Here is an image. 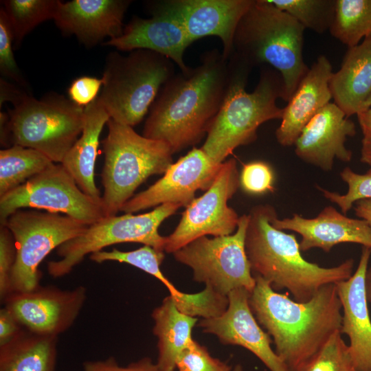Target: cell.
Here are the masks:
<instances>
[{"instance_id": "cell-39", "label": "cell", "mask_w": 371, "mask_h": 371, "mask_svg": "<svg viewBox=\"0 0 371 371\" xmlns=\"http://www.w3.org/2000/svg\"><path fill=\"white\" fill-rule=\"evenodd\" d=\"M82 371H161L149 357H144L127 366H119L114 357L105 360L87 361L83 363Z\"/></svg>"}, {"instance_id": "cell-34", "label": "cell", "mask_w": 371, "mask_h": 371, "mask_svg": "<svg viewBox=\"0 0 371 371\" xmlns=\"http://www.w3.org/2000/svg\"><path fill=\"white\" fill-rule=\"evenodd\" d=\"M176 368L179 371H232L231 366L211 356L207 349L195 340L179 356Z\"/></svg>"}, {"instance_id": "cell-28", "label": "cell", "mask_w": 371, "mask_h": 371, "mask_svg": "<svg viewBox=\"0 0 371 371\" xmlns=\"http://www.w3.org/2000/svg\"><path fill=\"white\" fill-rule=\"evenodd\" d=\"M53 162L42 153L14 145L0 150V196L39 174Z\"/></svg>"}, {"instance_id": "cell-27", "label": "cell", "mask_w": 371, "mask_h": 371, "mask_svg": "<svg viewBox=\"0 0 371 371\" xmlns=\"http://www.w3.org/2000/svg\"><path fill=\"white\" fill-rule=\"evenodd\" d=\"M58 337L25 329L0 346V371H55Z\"/></svg>"}, {"instance_id": "cell-35", "label": "cell", "mask_w": 371, "mask_h": 371, "mask_svg": "<svg viewBox=\"0 0 371 371\" xmlns=\"http://www.w3.org/2000/svg\"><path fill=\"white\" fill-rule=\"evenodd\" d=\"M14 36L8 17L0 9V71L1 74L14 80L19 86L27 87V82L14 58Z\"/></svg>"}, {"instance_id": "cell-19", "label": "cell", "mask_w": 371, "mask_h": 371, "mask_svg": "<svg viewBox=\"0 0 371 371\" xmlns=\"http://www.w3.org/2000/svg\"><path fill=\"white\" fill-rule=\"evenodd\" d=\"M355 134V123L335 102H329L305 126L294 144L295 153L306 164L328 172L335 159L351 161L352 152L345 143Z\"/></svg>"}, {"instance_id": "cell-9", "label": "cell", "mask_w": 371, "mask_h": 371, "mask_svg": "<svg viewBox=\"0 0 371 371\" xmlns=\"http://www.w3.org/2000/svg\"><path fill=\"white\" fill-rule=\"evenodd\" d=\"M181 207L179 204L167 203L147 213L104 217L60 245L56 251L60 258L47 262L48 273L53 278L65 276L87 255L117 243H139L165 252L166 236L160 235L159 227Z\"/></svg>"}, {"instance_id": "cell-17", "label": "cell", "mask_w": 371, "mask_h": 371, "mask_svg": "<svg viewBox=\"0 0 371 371\" xmlns=\"http://www.w3.org/2000/svg\"><path fill=\"white\" fill-rule=\"evenodd\" d=\"M152 16H134L122 34L109 39L104 45L120 51L148 49L161 54L175 63L182 72L190 69L183 60L186 48L192 43L179 21L159 1L150 3Z\"/></svg>"}, {"instance_id": "cell-36", "label": "cell", "mask_w": 371, "mask_h": 371, "mask_svg": "<svg viewBox=\"0 0 371 371\" xmlns=\"http://www.w3.org/2000/svg\"><path fill=\"white\" fill-rule=\"evenodd\" d=\"M274 173L271 166L262 161H254L245 164L240 174V186L247 193L262 194L273 192Z\"/></svg>"}, {"instance_id": "cell-18", "label": "cell", "mask_w": 371, "mask_h": 371, "mask_svg": "<svg viewBox=\"0 0 371 371\" xmlns=\"http://www.w3.org/2000/svg\"><path fill=\"white\" fill-rule=\"evenodd\" d=\"M254 0H166L159 1L182 24L192 42L205 36L219 37L223 56L233 53L238 23Z\"/></svg>"}, {"instance_id": "cell-41", "label": "cell", "mask_w": 371, "mask_h": 371, "mask_svg": "<svg viewBox=\"0 0 371 371\" xmlns=\"http://www.w3.org/2000/svg\"><path fill=\"white\" fill-rule=\"evenodd\" d=\"M26 92L20 90L14 85L9 82L1 79L0 80V106L5 101L11 102L14 104L16 101L21 99Z\"/></svg>"}, {"instance_id": "cell-2", "label": "cell", "mask_w": 371, "mask_h": 371, "mask_svg": "<svg viewBox=\"0 0 371 371\" xmlns=\"http://www.w3.org/2000/svg\"><path fill=\"white\" fill-rule=\"evenodd\" d=\"M250 308L269 334L275 352L289 371H297L341 326L342 308L336 284L322 286L300 302L274 291L269 282L254 276Z\"/></svg>"}, {"instance_id": "cell-15", "label": "cell", "mask_w": 371, "mask_h": 371, "mask_svg": "<svg viewBox=\"0 0 371 371\" xmlns=\"http://www.w3.org/2000/svg\"><path fill=\"white\" fill-rule=\"evenodd\" d=\"M221 165L213 163L201 148L193 147L172 163L161 179L126 202L120 211L133 214L167 203L186 207L198 190L210 188Z\"/></svg>"}, {"instance_id": "cell-7", "label": "cell", "mask_w": 371, "mask_h": 371, "mask_svg": "<svg viewBox=\"0 0 371 371\" xmlns=\"http://www.w3.org/2000/svg\"><path fill=\"white\" fill-rule=\"evenodd\" d=\"M107 125L102 141V201L106 216H112L148 177L165 173L172 164L173 153L166 143L141 135L130 126L111 118Z\"/></svg>"}, {"instance_id": "cell-11", "label": "cell", "mask_w": 371, "mask_h": 371, "mask_svg": "<svg viewBox=\"0 0 371 371\" xmlns=\"http://www.w3.org/2000/svg\"><path fill=\"white\" fill-rule=\"evenodd\" d=\"M248 215L240 216L237 229L228 236L198 238L174 252L175 259L189 267L193 280L227 296L244 288L250 293L256 285L245 247Z\"/></svg>"}, {"instance_id": "cell-42", "label": "cell", "mask_w": 371, "mask_h": 371, "mask_svg": "<svg viewBox=\"0 0 371 371\" xmlns=\"http://www.w3.org/2000/svg\"><path fill=\"white\" fill-rule=\"evenodd\" d=\"M355 215L366 221L371 227V198L357 201L353 205Z\"/></svg>"}, {"instance_id": "cell-20", "label": "cell", "mask_w": 371, "mask_h": 371, "mask_svg": "<svg viewBox=\"0 0 371 371\" xmlns=\"http://www.w3.org/2000/svg\"><path fill=\"white\" fill-rule=\"evenodd\" d=\"M271 223L278 229L299 234L302 238L299 243L301 251L319 248L328 253L334 246L344 243L360 244L371 249V227L368 223L348 217L330 205L312 218L296 213L282 219L276 215Z\"/></svg>"}, {"instance_id": "cell-22", "label": "cell", "mask_w": 371, "mask_h": 371, "mask_svg": "<svg viewBox=\"0 0 371 371\" xmlns=\"http://www.w3.org/2000/svg\"><path fill=\"white\" fill-rule=\"evenodd\" d=\"M371 249L363 247L356 271L336 284L342 308L340 333L349 338V350L356 371H371V320L365 279Z\"/></svg>"}, {"instance_id": "cell-44", "label": "cell", "mask_w": 371, "mask_h": 371, "mask_svg": "<svg viewBox=\"0 0 371 371\" xmlns=\"http://www.w3.org/2000/svg\"><path fill=\"white\" fill-rule=\"evenodd\" d=\"M360 161L371 168V136H363L361 140Z\"/></svg>"}, {"instance_id": "cell-25", "label": "cell", "mask_w": 371, "mask_h": 371, "mask_svg": "<svg viewBox=\"0 0 371 371\" xmlns=\"http://www.w3.org/2000/svg\"><path fill=\"white\" fill-rule=\"evenodd\" d=\"M110 117L97 98L85 107V124L80 137L60 163L85 194L101 199L94 181L99 138Z\"/></svg>"}, {"instance_id": "cell-43", "label": "cell", "mask_w": 371, "mask_h": 371, "mask_svg": "<svg viewBox=\"0 0 371 371\" xmlns=\"http://www.w3.org/2000/svg\"><path fill=\"white\" fill-rule=\"evenodd\" d=\"M357 115L363 136H371V108Z\"/></svg>"}, {"instance_id": "cell-47", "label": "cell", "mask_w": 371, "mask_h": 371, "mask_svg": "<svg viewBox=\"0 0 371 371\" xmlns=\"http://www.w3.org/2000/svg\"><path fill=\"white\" fill-rule=\"evenodd\" d=\"M232 371H243V368L240 364H237L233 369Z\"/></svg>"}, {"instance_id": "cell-16", "label": "cell", "mask_w": 371, "mask_h": 371, "mask_svg": "<svg viewBox=\"0 0 371 371\" xmlns=\"http://www.w3.org/2000/svg\"><path fill=\"white\" fill-rule=\"evenodd\" d=\"M250 292L239 288L230 292L223 313L202 319L198 326L205 333L215 335L225 345L245 348L258 357L270 371H289L271 348L272 339L254 317L249 306Z\"/></svg>"}, {"instance_id": "cell-46", "label": "cell", "mask_w": 371, "mask_h": 371, "mask_svg": "<svg viewBox=\"0 0 371 371\" xmlns=\"http://www.w3.org/2000/svg\"><path fill=\"white\" fill-rule=\"evenodd\" d=\"M369 108H371V95L368 97L364 104L363 111H366Z\"/></svg>"}, {"instance_id": "cell-40", "label": "cell", "mask_w": 371, "mask_h": 371, "mask_svg": "<svg viewBox=\"0 0 371 371\" xmlns=\"http://www.w3.org/2000/svg\"><path fill=\"white\" fill-rule=\"evenodd\" d=\"M23 327L13 315L4 306L0 310V346H3L15 338Z\"/></svg>"}, {"instance_id": "cell-23", "label": "cell", "mask_w": 371, "mask_h": 371, "mask_svg": "<svg viewBox=\"0 0 371 371\" xmlns=\"http://www.w3.org/2000/svg\"><path fill=\"white\" fill-rule=\"evenodd\" d=\"M333 73L327 57L318 56L284 108L281 124L276 131L280 145L293 146L308 122L330 102L333 96L329 82Z\"/></svg>"}, {"instance_id": "cell-45", "label": "cell", "mask_w": 371, "mask_h": 371, "mask_svg": "<svg viewBox=\"0 0 371 371\" xmlns=\"http://www.w3.org/2000/svg\"><path fill=\"white\" fill-rule=\"evenodd\" d=\"M365 286L368 302L371 304V265L368 267L366 271Z\"/></svg>"}, {"instance_id": "cell-10", "label": "cell", "mask_w": 371, "mask_h": 371, "mask_svg": "<svg viewBox=\"0 0 371 371\" xmlns=\"http://www.w3.org/2000/svg\"><path fill=\"white\" fill-rule=\"evenodd\" d=\"M12 234L16 246L12 292L34 290L42 273L39 265L54 249L84 232L88 225L66 215L19 210L3 224Z\"/></svg>"}, {"instance_id": "cell-26", "label": "cell", "mask_w": 371, "mask_h": 371, "mask_svg": "<svg viewBox=\"0 0 371 371\" xmlns=\"http://www.w3.org/2000/svg\"><path fill=\"white\" fill-rule=\"evenodd\" d=\"M153 334L157 338L161 371H174L181 353L193 341L192 332L198 319L179 311L173 299L167 296L152 312Z\"/></svg>"}, {"instance_id": "cell-29", "label": "cell", "mask_w": 371, "mask_h": 371, "mask_svg": "<svg viewBox=\"0 0 371 371\" xmlns=\"http://www.w3.org/2000/svg\"><path fill=\"white\" fill-rule=\"evenodd\" d=\"M331 35L352 47L371 35V0H336Z\"/></svg>"}, {"instance_id": "cell-32", "label": "cell", "mask_w": 371, "mask_h": 371, "mask_svg": "<svg viewBox=\"0 0 371 371\" xmlns=\"http://www.w3.org/2000/svg\"><path fill=\"white\" fill-rule=\"evenodd\" d=\"M341 335L337 331L331 335L297 371H356L348 345Z\"/></svg>"}, {"instance_id": "cell-12", "label": "cell", "mask_w": 371, "mask_h": 371, "mask_svg": "<svg viewBox=\"0 0 371 371\" xmlns=\"http://www.w3.org/2000/svg\"><path fill=\"white\" fill-rule=\"evenodd\" d=\"M23 208L63 214L88 225L106 216L102 199L82 192L63 165L57 163L0 196V224Z\"/></svg>"}, {"instance_id": "cell-30", "label": "cell", "mask_w": 371, "mask_h": 371, "mask_svg": "<svg viewBox=\"0 0 371 371\" xmlns=\"http://www.w3.org/2000/svg\"><path fill=\"white\" fill-rule=\"evenodd\" d=\"M10 22L14 48L19 47L24 37L40 23L55 17L59 0H5L1 1Z\"/></svg>"}, {"instance_id": "cell-4", "label": "cell", "mask_w": 371, "mask_h": 371, "mask_svg": "<svg viewBox=\"0 0 371 371\" xmlns=\"http://www.w3.org/2000/svg\"><path fill=\"white\" fill-rule=\"evenodd\" d=\"M229 83L222 105L212 121L201 149L216 164H221L236 148L257 139L263 123L282 119L284 108L276 103L283 98V82L276 70H262L251 93L245 90L252 68L234 55L228 60Z\"/></svg>"}, {"instance_id": "cell-21", "label": "cell", "mask_w": 371, "mask_h": 371, "mask_svg": "<svg viewBox=\"0 0 371 371\" xmlns=\"http://www.w3.org/2000/svg\"><path fill=\"white\" fill-rule=\"evenodd\" d=\"M128 0H73L60 1L54 21L65 36L75 35L91 47L106 37L120 36Z\"/></svg>"}, {"instance_id": "cell-6", "label": "cell", "mask_w": 371, "mask_h": 371, "mask_svg": "<svg viewBox=\"0 0 371 371\" xmlns=\"http://www.w3.org/2000/svg\"><path fill=\"white\" fill-rule=\"evenodd\" d=\"M0 120L1 144L32 148L60 164L82 133L85 107L56 93L40 100L26 93Z\"/></svg>"}, {"instance_id": "cell-13", "label": "cell", "mask_w": 371, "mask_h": 371, "mask_svg": "<svg viewBox=\"0 0 371 371\" xmlns=\"http://www.w3.org/2000/svg\"><path fill=\"white\" fill-rule=\"evenodd\" d=\"M239 187L237 163L232 158L221 164L213 183L204 194L186 207L174 232L166 236L164 251L173 254L201 236L234 234L240 216L228 206L227 201Z\"/></svg>"}, {"instance_id": "cell-31", "label": "cell", "mask_w": 371, "mask_h": 371, "mask_svg": "<svg viewBox=\"0 0 371 371\" xmlns=\"http://www.w3.org/2000/svg\"><path fill=\"white\" fill-rule=\"evenodd\" d=\"M290 14L305 29L323 34L330 30L336 9V0H269Z\"/></svg>"}, {"instance_id": "cell-37", "label": "cell", "mask_w": 371, "mask_h": 371, "mask_svg": "<svg viewBox=\"0 0 371 371\" xmlns=\"http://www.w3.org/2000/svg\"><path fill=\"white\" fill-rule=\"evenodd\" d=\"M16 259V246L10 229L0 225V297L3 300L12 293L11 277Z\"/></svg>"}, {"instance_id": "cell-38", "label": "cell", "mask_w": 371, "mask_h": 371, "mask_svg": "<svg viewBox=\"0 0 371 371\" xmlns=\"http://www.w3.org/2000/svg\"><path fill=\"white\" fill-rule=\"evenodd\" d=\"M103 85L102 78L83 76L76 78L71 83L67 92L69 99L80 106H87L98 98Z\"/></svg>"}, {"instance_id": "cell-5", "label": "cell", "mask_w": 371, "mask_h": 371, "mask_svg": "<svg viewBox=\"0 0 371 371\" xmlns=\"http://www.w3.org/2000/svg\"><path fill=\"white\" fill-rule=\"evenodd\" d=\"M304 30L269 0H254L237 26L232 55L251 68L270 65L282 77V100L288 102L309 69L303 58Z\"/></svg>"}, {"instance_id": "cell-1", "label": "cell", "mask_w": 371, "mask_h": 371, "mask_svg": "<svg viewBox=\"0 0 371 371\" xmlns=\"http://www.w3.org/2000/svg\"><path fill=\"white\" fill-rule=\"evenodd\" d=\"M228 83V60L217 49L206 52L199 66L164 84L142 135L166 143L173 154L197 144L218 112Z\"/></svg>"}, {"instance_id": "cell-33", "label": "cell", "mask_w": 371, "mask_h": 371, "mask_svg": "<svg viewBox=\"0 0 371 371\" xmlns=\"http://www.w3.org/2000/svg\"><path fill=\"white\" fill-rule=\"evenodd\" d=\"M341 179L348 185V191L340 194L317 186L323 196L339 207L341 213L346 214L360 199L371 198V168L366 172L359 174L346 167L339 174Z\"/></svg>"}, {"instance_id": "cell-8", "label": "cell", "mask_w": 371, "mask_h": 371, "mask_svg": "<svg viewBox=\"0 0 371 371\" xmlns=\"http://www.w3.org/2000/svg\"><path fill=\"white\" fill-rule=\"evenodd\" d=\"M173 63L148 49L133 50L126 56L111 52L106 59L98 97L110 118L131 127L138 124L162 85L175 75Z\"/></svg>"}, {"instance_id": "cell-24", "label": "cell", "mask_w": 371, "mask_h": 371, "mask_svg": "<svg viewBox=\"0 0 371 371\" xmlns=\"http://www.w3.org/2000/svg\"><path fill=\"white\" fill-rule=\"evenodd\" d=\"M329 87L335 103L348 117L363 111L371 95V35L348 48Z\"/></svg>"}, {"instance_id": "cell-3", "label": "cell", "mask_w": 371, "mask_h": 371, "mask_svg": "<svg viewBox=\"0 0 371 371\" xmlns=\"http://www.w3.org/2000/svg\"><path fill=\"white\" fill-rule=\"evenodd\" d=\"M247 215L245 247L252 274L269 282L274 291L285 289L295 301L307 302L322 286L352 275V258L332 267L306 260L295 236L272 225L277 215L273 205H255Z\"/></svg>"}, {"instance_id": "cell-14", "label": "cell", "mask_w": 371, "mask_h": 371, "mask_svg": "<svg viewBox=\"0 0 371 371\" xmlns=\"http://www.w3.org/2000/svg\"><path fill=\"white\" fill-rule=\"evenodd\" d=\"M87 289L71 290L38 286L25 292H12L3 301L23 328L38 335L56 336L67 330L79 315Z\"/></svg>"}]
</instances>
